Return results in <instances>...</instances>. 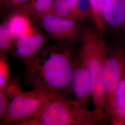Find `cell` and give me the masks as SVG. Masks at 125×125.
Instances as JSON below:
<instances>
[{
	"label": "cell",
	"mask_w": 125,
	"mask_h": 125,
	"mask_svg": "<svg viewBox=\"0 0 125 125\" xmlns=\"http://www.w3.org/2000/svg\"><path fill=\"white\" fill-rule=\"evenodd\" d=\"M72 97L87 107L92 101L91 78L84 51L80 46L76 58L71 86Z\"/></svg>",
	"instance_id": "cell-7"
},
{
	"label": "cell",
	"mask_w": 125,
	"mask_h": 125,
	"mask_svg": "<svg viewBox=\"0 0 125 125\" xmlns=\"http://www.w3.org/2000/svg\"><path fill=\"white\" fill-rule=\"evenodd\" d=\"M10 71L6 54L0 53V89H2L10 79Z\"/></svg>",
	"instance_id": "cell-16"
},
{
	"label": "cell",
	"mask_w": 125,
	"mask_h": 125,
	"mask_svg": "<svg viewBox=\"0 0 125 125\" xmlns=\"http://www.w3.org/2000/svg\"><path fill=\"white\" fill-rule=\"evenodd\" d=\"M7 24L10 31L15 38L29 35L35 31L28 19L22 15H13Z\"/></svg>",
	"instance_id": "cell-12"
},
{
	"label": "cell",
	"mask_w": 125,
	"mask_h": 125,
	"mask_svg": "<svg viewBox=\"0 0 125 125\" xmlns=\"http://www.w3.org/2000/svg\"><path fill=\"white\" fill-rule=\"evenodd\" d=\"M79 0H56L54 3V10L60 17L67 16L78 3Z\"/></svg>",
	"instance_id": "cell-15"
},
{
	"label": "cell",
	"mask_w": 125,
	"mask_h": 125,
	"mask_svg": "<svg viewBox=\"0 0 125 125\" xmlns=\"http://www.w3.org/2000/svg\"><path fill=\"white\" fill-rule=\"evenodd\" d=\"M89 1L93 11L94 23L98 31L103 34L105 28L103 13L106 0H89Z\"/></svg>",
	"instance_id": "cell-14"
},
{
	"label": "cell",
	"mask_w": 125,
	"mask_h": 125,
	"mask_svg": "<svg viewBox=\"0 0 125 125\" xmlns=\"http://www.w3.org/2000/svg\"><path fill=\"white\" fill-rule=\"evenodd\" d=\"M61 93L32 89L21 91L9 103L4 115L0 119V125H20L40 112L52 99Z\"/></svg>",
	"instance_id": "cell-4"
},
{
	"label": "cell",
	"mask_w": 125,
	"mask_h": 125,
	"mask_svg": "<svg viewBox=\"0 0 125 125\" xmlns=\"http://www.w3.org/2000/svg\"><path fill=\"white\" fill-rule=\"evenodd\" d=\"M75 44L44 45L25 63L24 81L32 89L71 94V86L79 49Z\"/></svg>",
	"instance_id": "cell-1"
},
{
	"label": "cell",
	"mask_w": 125,
	"mask_h": 125,
	"mask_svg": "<svg viewBox=\"0 0 125 125\" xmlns=\"http://www.w3.org/2000/svg\"><path fill=\"white\" fill-rule=\"evenodd\" d=\"M44 35L36 31L29 35L15 38L11 55L25 62L35 55L45 45Z\"/></svg>",
	"instance_id": "cell-8"
},
{
	"label": "cell",
	"mask_w": 125,
	"mask_h": 125,
	"mask_svg": "<svg viewBox=\"0 0 125 125\" xmlns=\"http://www.w3.org/2000/svg\"><path fill=\"white\" fill-rule=\"evenodd\" d=\"M15 38L10 31L8 25L2 23L0 26V53H10L14 43Z\"/></svg>",
	"instance_id": "cell-13"
},
{
	"label": "cell",
	"mask_w": 125,
	"mask_h": 125,
	"mask_svg": "<svg viewBox=\"0 0 125 125\" xmlns=\"http://www.w3.org/2000/svg\"><path fill=\"white\" fill-rule=\"evenodd\" d=\"M125 56V42L118 40L115 45L110 46L105 60L103 70V88L105 100L104 111L107 114L122 73Z\"/></svg>",
	"instance_id": "cell-5"
},
{
	"label": "cell",
	"mask_w": 125,
	"mask_h": 125,
	"mask_svg": "<svg viewBox=\"0 0 125 125\" xmlns=\"http://www.w3.org/2000/svg\"><path fill=\"white\" fill-rule=\"evenodd\" d=\"M107 115L111 125H125V56L122 73Z\"/></svg>",
	"instance_id": "cell-10"
},
{
	"label": "cell",
	"mask_w": 125,
	"mask_h": 125,
	"mask_svg": "<svg viewBox=\"0 0 125 125\" xmlns=\"http://www.w3.org/2000/svg\"><path fill=\"white\" fill-rule=\"evenodd\" d=\"M53 0H36L35 7L37 11L43 13L50 8Z\"/></svg>",
	"instance_id": "cell-17"
},
{
	"label": "cell",
	"mask_w": 125,
	"mask_h": 125,
	"mask_svg": "<svg viewBox=\"0 0 125 125\" xmlns=\"http://www.w3.org/2000/svg\"><path fill=\"white\" fill-rule=\"evenodd\" d=\"M40 24L58 43L71 44L81 42L85 29L74 20L52 15H46L42 17Z\"/></svg>",
	"instance_id": "cell-6"
},
{
	"label": "cell",
	"mask_w": 125,
	"mask_h": 125,
	"mask_svg": "<svg viewBox=\"0 0 125 125\" xmlns=\"http://www.w3.org/2000/svg\"><path fill=\"white\" fill-rule=\"evenodd\" d=\"M103 17L105 24L117 36L125 34V0H106Z\"/></svg>",
	"instance_id": "cell-9"
},
{
	"label": "cell",
	"mask_w": 125,
	"mask_h": 125,
	"mask_svg": "<svg viewBox=\"0 0 125 125\" xmlns=\"http://www.w3.org/2000/svg\"><path fill=\"white\" fill-rule=\"evenodd\" d=\"M17 78H10L8 83L0 89V119L4 115L9 103L13 97L22 90Z\"/></svg>",
	"instance_id": "cell-11"
},
{
	"label": "cell",
	"mask_w": 125,
	"mask_h": 125,
	"mask_svg": "<svg viewBox=\"0 0 125 125\" xmlns=\"http://www.w3.org/2000/svg\"><path fill=\"white\" fill-rule=\"evenodd\" d=\"M81 46L84 51L89 68L92 102L94 108L104 110L103 73L106 58L110 46L98 31L85 29Z\"/></svg>",
	"instance_id": "cell-3"
},
{
	"label": "cell",
	"mask_w": 125,
	"mask_h": 125,
	"mask_svg": "<svg viewBox=\"0 0 125 125\" xmlns=\"http://www.w3.org/2000/svg\"><path fill=\"white\" fill-rule=\"evenodd\" d=\"M11 0L14 3L20 4V3H24L25 1H26V0Z\"/></svg>",
	"instance_id": "cell-18"
},
{
	"label": "cell",
	"mask_w": 125,
	"mask_h": 125,
	"mask_svg": "<svg viewBox=\"0 0 125 125\" xmlns=\"http://www.w3.org/2000/svg\"><path fill=\"white\" fill-rule=\"evenodd\" d=\"M70 94L61 93L52 99L36 116L20 125H100L109 123L103 109H88Z\"/></svg>",
	"instance_id": "cell-2"
}]
</instances>
